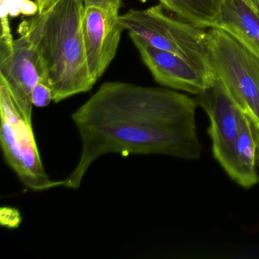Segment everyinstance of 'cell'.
<instances>
[{"mask_svg": "<svg viewBox=\"0 0 259 259\" xmlns=\"http://www.w3.org/2000/svg\"><path fill=\"white\" fill-rule=\"evenodd\" d=\"M141 60L154 81L163 87L198 95L211 87L217 78H212L181 57L157 49L134 33L128 32Z\"/></svg>", "mask_w": 259, "mask_h": 259, "instance_id": "cell-7", "label": "cell"}, {"mask_svg": "<svg viewBox=\"0 0 259 259\" xmlns=\"http://www.w3.org/2000/svg\"><path fill=\"white\" fill-rule=\"evenodd\" d=\"M0 213L1 224L9 228H16L22 221L20 213L16 209L4 207Z\"/></svg>", "mask_w": 259, "mask_h": 259, "instance_id": "cell-15", "label": "cell"}, {"mask_svg": "<svg viewBox=\"0 0 259 259\" xmlns=\"http://www.w3.org/2000/svg\"><path fill=\"white\" fill-rule=\"evenodd\" d=\"M207 48L216 78L239 107L259 124V58L230 34L207 29Z\"/></svg>", "mask_w": 259, "mask_h": 259, "instance_id": "cell-5", "label": "cell"}, {"mask_svg": "<svg viewBox=\"0 0 259 259\" xmlns=\"http://www.w3.org/2000/svg\"><path fill=\"white\" fill-rule=\"evenodd\" d=\"M258 148L254 124L251 118L245 113L236 142L234 172L230 178L245 189H250L259 183L256 167Z\"/></svg>", "mask_w": 259, "mask_h": 259, "instance_id": "cell-11", "label": "cell"}, {"mask_svg": "<svg viewBox=\"0 0 259 259\" xmlns=\"http://www.w3.org/2000/svg\"><path fill=\"white\" fill-rule=\"evenodd\" d=\"M7 0H0V18H1V35H0V58L8 57L13 52L14 40L10 29L9 21Z\"/></svg>", "mask_w": 259, "mask_h": 259, "instance_id": "cell-13", "label": "cell"}, {"mask_svg": "<svg viewBox=\"0 0 259 259\" xmlns=\"http://www.w3.org/2000/svg\"><path fill=\"white\" fill-rule=\"evenodd\" d=\"M20 36L14 40L13 54L0 58V75L7 81L21 111L32 124L31 94L36 84L44 81V75L34 44L28 34Z\"/></svg>", "mask_w": 259, "mask_h": 259, "instance_id": "cell-9", "label": "cell"}, {"mask_svg": "<svg viewBox=\"0 0 259 259\" xmlns=\"http://www.w3.org/2000/svg\"><path fill=\"white\" fill-rule=\"evenodd\" d=\"M83 0H57L51 9L19 25L40 59L44 82L59 103L89 92L96 81L89 72L82 32Z\"/></svg>", "mask_w": 259, "mask_h": 259, "instance_id": "cell-2", "label": "cell"}, {"mask_svg": "<svg viewBox=\"0 0 259 259\" xmlns=\"http://www.w3.org/2000/svg\"><path fill=\"white\" fill-rule=\"evenodd\" d=\"M198 104L172 89L107 81L72 115L81 137V157L63 187L77 189L101 156L160 154L183 160L201 157Z\"/></svg>", "mask_w": 259, "mask_h": 259, "instance_id": "cell-1", "label": "cell"}, {"mask_svg": "<svg viewBox=\"0 0 259 259\" xmlns=\"http://www.w3.org/2000/svg\"><path fill=\"white\" fill-rule=\"evenodd\" d=\"M213 28L228 33L259 58V16L243 0H221Z\"/></svg>", "mask_w": 259, "mask_h": 259, "instance_id": "cell-10", "label": "cell"}, {"mask_svg": "<svg viewBox=\"0 0 259 259\" xmlns=\"http://www.w3.org/2000/svg\"><path fill=\"white\" fill-rule=\"evenodd\" d=\"M83 2L84 6H98L117 13L122 4V0H83Z\"/></svg>", "mask_w": 259, "mask_h": 259, "instance_id": "cell-16", "label": "cell"}, {"mask_svg": "<svg viewBox=\"0 0 259 259\" xmlns=\"http://www.w3.org/2000/svg\"><path fill=\"white\" fill-rule=\"evenodd\" d=\"M119 13L84 6L82 32L89 72L95 81L101 78L116 57L122 31Z\"/></svg>", "mask_w": 259, "mask_h": 259, "instance_id": "cell-8", "label": "cell"}, {"mask_svg": "<svg viewBox=\"0 0 259 259\" xmlns=\"http://www.w3.org/2000/svg\"><path fill=\"white\" fill-rule=\"evenodd\" d=\"M195 99L210 121L207 133L211 139L213 157L231 178L236 142L245 113L218 78Z\"/></svg>", "mask_w": 259, "mask_h": 259, "instance_id": "cell-6", "label": "cell"}, {"mask_svg": "<svg viewBox=\"0 0 259 259\" xmlns=\"http://www.w3.org/2000/svg\"><path fill=\"white\" fill-rule=\"evenodd\" d=\"M39 7V14L45 13L57 2V0H35Z\"/></svg>", "mask_w": 259, "mask_h": 259, "instance_id": "cell-19", "label": "cell"}, {"mask_svg": "<svg viewBox=\"0 0 259 259\" xmlns=\"http://www.w3.org/2000/svg\"><path fill=\"white\" fill-rule=\"evenodd\" d=\"M39 13V7L36 1L26 0L22 9V14L25 16H34Z\"/></svg>", "mask_w": 259, "mask_h": 259, "instance_id": "cell-18", "label": "cell"}, {"mask_svg": "<svg viewBox=\"0 0 259 259\" xmlns=\"http://www.w3.org/2000/svg\"><path fill=\"white\" fill-rule=\"evenodd\" d=\"M251 121H252L253 124H254V130H255L256 136H257V142H258L259 148V124L256 123V122H254L253 120Z\"/></svg>", "mask_w": 259, "mask_h": 259, "instance_id": "cell-21", "label": "cell"}, {"mask_svg": "<svg viewBox=\"0 0 259 259\" xmlns=\"http://www.w3.org/2000/svg\"><path fill=\"white\" fill-rule=\"evenodd\" d=\"M0 142L7 164L22 183L34 192L63 186L47 174L32 124L21 111L4 77L0 75Z\"/></svg>", "mask_w": 259, "mask_h": 259, "instance_id": "cell-4", "label": "cell"}, {"mask_svg": "<svg viewBox=\"0 0 259 259\" xmlns=\"http://www.w3.org/2000/svg\"><path fill=\"white\" fill-rule=\"evenodd\" d=\"M161 4L146 10H130L118 18L134 33L157 49L181 57L208 76L216 78L207 48V28L166 13Z\"/></svg>", "mask_w": 259, "mask_h": 259, "instance_id": "cell-3", "label": "cell"}, {"mask_svg": "<svg viewBox=\"0 0 259 259\" xmlns=\"http://www.w3.org/2000/svg\"><path fill=\"white\" fill-rule=\"evenodd\" d=\"M145 3L148 0H140ZM166 12L203 28H213L219 19L221 0H158Z\"/></svg>", "mask_w": 259, "mask_h": 259, "instance_id": "cell-12", "label": "cell"}, {"mask_svg": "<svg viewBox=\"0 0 259 259\" xmlns=\"http://www.w3.org/2000/svg\"><path fill=\"white\" fill-rule=\"evenodd\" d=\"M26 0H7L9 13L12 17H17L22 14V9Z\"/></svg>", "mask_w": 259, "mask_h": 259, "instance_id": "cell-17", "label": "cell"}, {"mask_svg": "<svg viewBox=\"0 0 259 259\" xmlns=\"http://www.w3.org/2000/svg\"><path fill=\"white\" fill-rule=\"evenodd\" d=\"M31 101L34 107L39 108L48 107L53 101L52 90L44 81H39L33 89Z\"/></svg>", "mask_w": 259, "mask_h": 259, "instance_id": "cell-14", "label": "cell"}, {"mask_svg": "<svg viewBox=\"0 0 259 259\" xmlns=\"http://www.w3.org/2000/svg\"><path fill=\"white\" fill-rule=\"evenodd\" d=\"M259 16V0H243Z\"/></svg>", "mask_w": 259, "mask_h": 259, "instance_id": "cell-20", "label": "cell"}]
</instances>
